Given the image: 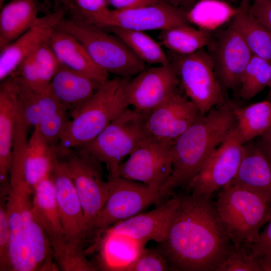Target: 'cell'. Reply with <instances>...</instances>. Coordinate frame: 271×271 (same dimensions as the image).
I'll use <instances>...</instances> for the list:
<instances>
[{
    "label": "cell",
    "mask_w": 271,
    "mask_h": 271,
    "mask_svg": "<svg viewBox=\"0 0 271 271\" xmlns=\"http://www.w3.org/2000/svg\"><path fill=\"white\" fill-rule=\"evenodd\" d=\"M67 13L66 8L62 5L54 11L39 17L32 27L0 51L1 81L11 75L25 58L48 41Z\"/></svg>",
    "instance_id": "20"
},
{
    "label": "cell",
    "mask_w": 271,
    "mask_h": 271,
    "mask_svg": "<svg viewBox=\"0 0 271 271\" xmlns=\"http://www.w3.org/2000/svg\"><path fill=\"white\" fill-rule=\"evenodd\" d=\"M190 25L187 12L163 2L126 10H109L97 26L144 32Z\"/></svg>",
    "instance_id": "15"
},
{
    "label": "cell",
    "mask_w": 271,
    "mask_h": 271,
    "mask_svg": "<svg viewBox=\"0 0 271 271\" xmlns=\"http://www.w3.org/2000/svg\"><path fill=\"white\" fill-rule=\"evenodd\" d=\"M148 113L127 108L92 141L78 150L104 164L109 177H115L123 160L146 138L145 123Z\"/></svg>",
    "instance_id": "9"
},
{
    "label": "cell",
    "mask_w": 271,
    "mask_h": 271,
    "mask_svg": "<svg viewBox=\"0 0 271 271\" xmlns=\"http://www.w3.org/2000/svg\"><path fill=\"white\" fill-rule=\"evenodd\" d=\"M170 269L167 259L158 249L145 248L126 271H166Z\"/></svg>",
    "instance_id": "39"
},
{
    "label": "cell",
    "mask_w": 271,
    "mask_h": 271,
    "mask_svg": "<svg viewBox=\"0 0 271 271\" xmlns=\"http://www.w3.org/2000/svg\"><path fill=\"white\" fill-rule=\"evenodd\" d=\"M267 86L269 87V93L271 94V77H270V79Z\"/></svg>",
    "instance_id": "48"
},
{
    "label": "cell",
    "mask_w": 271,
    "mask_h": 271,
    "mask_svg": "<svg viewBox=\"0 0 271 271\" xmlns=\"http://www.w3.org/2000/svg\"><path fill=\"white\" fill-rule=\"evenodd\" d=\"M18 114L17 88L12 74L0 85V185L1 191L10 189V169Z\"/></svg>",
    "instance_id": "22"
},
{
    "label": "cell",
    "mask_w": 271,
    "mask_h": 271,
    "mask_svg": "<svg viewBox=\"0 0 271 271\" xmlns=\"http://www.w3.org/2000/svg\"><path fill=\"white\" fill-rule=\"evenodd\" d=\"M100 84L61 65L48 87L71 117L94 93Z\"/></svg>",
    "instance_id": "24"
},
{
    "label": "cell",
    "mask_w": 271,
    "mask_h": 271,
    "mask_svg": "<svg viewBox=\"0 0 271 271\" xmlns=\"http://www.w3.org/2000/svg\"><path fill=\"white\" fill-rule=\"evenodd\" d=\"M252 55L232 22L215 42L211 56L220 84L227 89H234L239 85Z\"/></svg>",
    "instance_id": "18"
},
{
    "label": "cell",
    "mask_w": 271,
    "mask_h": 271,
    "mask_svg": "<svg viewBox=\"0 0 271 271\" xmlns=\"http://www.w3.org/2000/svg\"><path fill=\"white\" fill-rule=\"evenodd\" d=\"M131 77L117 76L99 85L94 93L71 116L57 148L64 156L92 141L129 106L127 86Z\"/></svg>",
    "instance_id": "4"
},
{
    "label": "cell",
    "mask_w": 271,
    "mask_h": 271,
    "mask_svg": "<svg viewBox=\"0 0 271 271\" xmlns=\"http://www.w3.org/2000/svg\"><path fill=\"white\" fill-rule=\"evenodd\" d=\"M234 128L189 183L185 189L188 193L211 197L234 178L243 157L244 145Z\"/></svg>",
    "instance_id": "13"
},
{
    "label": "cell",
    "mask_w": 271,
    "mask_h": 271,
    "mask_svg": "<svg viewBox=\"0 0 271 271\" xmlns=\"http://www.w3.org/2000/svg\"><path fill=\"white\" fill-rule=\"evenodd\" d=\"M173 53L170 62L176 68L187 97L201 115L225 102L211 55L203 49L189 55Z\"/></svg>",
    "instance_id": "10"
},
{
    "label": "cell",
    "mask_w": 271,
    "mask_h": 271,
    "mask_svg": "<svg viewBox=\"0 0 271 271\" xmlns=\"http://www.w3.org/2000/svg\"><path fill=\"white\" fill-rule=\"evenodd\" d=\"M239 8L231 9L218 0H199L187 12L189 23L207 31L214 29L234 17Z\"/></svg>",
    "instance_id": "33"
},
{
    "label": "cell",
    "mask_w": 271,
    "mask_h": 271,
    "mask_svg": "<svg viewBox=\"0 0 271 271\" xmlns=\"http://www.w3.org/2000/svg\"><path fill=\"white\" fill-rule=\"evenodd\" d=\"M230 183L271 197V160L260 146H244L241 162Z\"/></svg>",
    "instance_id": "25"
},
{
    "label": "cell",
    "mask_w": 271,
    "mask_h": 271,
    "mask_svg": "<svg viewBox=\"0 0 271 271\" xmlns=\"http://www.w3.org/2000/svg\"><path fill=\"white\" fill-rule=\"evenodd\" d=\"M109 193L94 229H104L129 218L153 204H162L166 196L160 190L121 177H108Z\"/></svg>",
    "instance_id": "11"
},
{
    "label": "cell",
    "mask_w": 271,
    "mask_h": 271,
    "mask_svg": "<svg viewBox=\"0 0 271 271\" xmlns=\"http://www.w3.org/2000/svg\"><path fill=\"white\" fill-rule=\"evenodd\" d=\"M32 199L35 213L50 241L58 267L63 270H70L65 233L50 175L36 187Z\"/></svg>",
    "instance_id": "19"
},
{
    "label": "cell",
    "mask_w": 271,
    "mask_h": 271,
    "mask_svg": "<svg viewBox=\"0 0 271 271\" xmlns=\"http://www.w3.org/2000/svg\"><path fill=\"white\" fill-rule=\"evenodd\" d=\"M159 39L162 45L179 55L192 54L210 43L207 31L197 29L190 25L161 30Z\"/></svg>",
    "instance_id": "32"
},
{
    "label": "cell",
    "mask_w": 271,
    "mask_h": 271,
    "mask_svg": "<svg viewBox=\"0 0 271 271\" xmlns=\"http://www.w3.org/2000/svg\"><path fill=\"white\" fill-rule=\"evenodd\" d=\"M271 77V62L252 55L240 81V96L250 100L268 86Z\"/></svg>",
    "instance_id": "34"
},
{
    "label": "cell",
    "mask_w": 271,
    "mask_h": 271,
    "mask_svg": "<svg viewBox=\"0 0 271 271\" xmlns=\"http://www.w3.org/2000/svg\"><path fill=\"white\" fill-rule=\"evenodd\" d=\"M102 29L119 38L145 63L161 65L170 63L169 58L163 51L161 45L144 32L116 27Z\"/></svg>",
    "instance_id": "31"
},
{
    "label": "cell",
    "mask_w": 271,
    "mask_h": 271,
    "mask_svg": "<svg viewBox=\"0 0 271 271\" xmlns=\"http://www.w3.org/2000/svg\"><path fill=\"white\" fill-rule=\"evenodd\" d=\"M145 244L126 235L105 231L100 253L102 268L126 271L145 248Z\"/></svg>",
    "instance_id": "28"
},
{
    "label": "cell",
    "mask_w": 271,
    "mask_h": 271,
    "mask_svg": "<svg viewBox=\"0 0 271 271\" xmlns=\"http://www.w3.org/2000/svg\"><path fill=\"white\" fill-rule=\"evenodd\" d=\"M56 28L76 38L95 64L108 74L131 77L146 68L145 63L119 38L102 28L70 17L64 18Z\"/></svg>",
    "instance_id": "6"
},
{
    "label": "cell",
    "mask_w": 271,
    "mask_h": 271,
    "mask_svg": "<svg viewBox=\"0 0 271 271\" xmlns=\"http://www.w3.org/2000/svg\"><path fill=\"white\" fill-rule=\"evenodd\" d=\"M264 229L259 233L257 240L249 247L248 250L254 257L271 255V217Z\"/></svg>",
    "instance_id": "43"
},
{
    "label": "cell",
    "mask_w": 271,
    "mask_h": 271,
    "mask_svg": "<svg viewBox=\"0 0 271 271\" xmlns=\"http://www.w3.org/2000/svg\"><path fill=\"white\" fill-rule=\"evenodd\" d=\"M217 271H260L256 258L245 247L233 244L231 251Z\"/></svg>",
    "instance_id": "38"
},
{
    "label": "cell",
    "mask_w": 271,
    "mask_h": 271,
    "mask_svg": "<svg viewBox=\"0 0 271 271\" xmlns=\"http://www.w3.org/2000/svg\"><path fill=\"white\" fill-rule=\"evenodd\" d=\"M35 51L25 58L13 73L23 82L32 88L38 91H43L40 88Z\"/></svg>",
    "instance_id": "41"
},
{
    "label": "cell",
    "mask_w": 271,
    "mask_h": 271,
    "mask_svg": "<svg viewBox=\"0 0 271 271\" xmlns=\"http://www.w3.org/2000/svg\"><path fill=\"white\" fill-rule=\"evenodd\" d=\"M35 58L38 68L40 88L44 90L49 86L61 64L50 47L48 41L36 50Z\"/></svg>",
    "instance_id": "37"
},
{
    "label": "cell",
    "mask_w": 271,
    "mask_h": 271,
    "mask_svg": "<svg viewBox=\"0 0 271 271\" xmlns=\"http://www.w3.org/2000/svg\"><path fill=\"white\" fill-rule=\"evenodd\" d=\"M7 196H1L0 205V270H7L10 242V226L6 206Z\"/></svg>",
    "instance_id": "40"
},
{
    "label": "cell",
    "mask_w": 271,
    "mask_h": 271,
    "mask_svg": "<svg viewBox=\"0 0 271 271\" xmlns=\"http://www.w3.org/2000/svg\"><path fill=\"white\" fill-rule=\"evenodd\" d=\"M71 17L96 25L109 10L107 0H61Z\"/></svg>",
    "instance_id": "35"
},
{
    "label": "cell",
    "mask_w": 271,
    "mask_h": 271,
    "mask_svg": "<svg viewBox=\"0 0 271 271\" xmlns=\"http://www.w3.org/2000/svg\"><path fill=\"white\" fill-rule=\"evenodd\" d=\"M67 163L76 192L91 231L109 193L108 181L103 179L100 164L77 151L63 157Z\"/></svg>",
    "instance_id": "14"
},
{
    "label": "cell",
    "mask_w": 271,
    "mask_h": 271,
    "mask_svg": "<svg viewBox=\"0 0 271 271\" xmlns=\"http://www.w3.org/2000/svg\"><path fill=\"white\" fill-rule=\"evenodd\" d=\"M70 113L64 108L48 115L35 127L46 142L57 149L71 118Z\"/></svg>",
    "instance_id": "36"
},
{
    "label": "cell",
    "mask_w": 271,
    "mask_h": 271,
    "mask_svg": "<svg viewBox=\"0 0 271 271\" xmlns=\"http://www.w3.org/2000/svg\"><path fill=\"white\" fill-rule=\"evenodd\" d=\"M174 141H158L146 138L122 162L116 176L143 183L163 194L173 169Z\"/></svg>",
    "instance_id": "12"
},
{
    "label": "cell",
    "mask_w": 271,
    "mask_h": 271,
    "mask_svg": "<svg viewBox=\"0 0 271 271\" xmlns=\"http://www.w3.org/2000/svg\"><path fill=\"white\" fill-rule=\"evenodd\" d=\"M175 8L183 9L191 8L199 0H160Z\"/></svg>",
    "instance_id": "46"
},
{
    "label": "cell",
    "mask_w": 271,
    "mask_h": 271,
    "mask_svg": "<svg viewBox=\"0 0 271 271\" xmlns=\"http://www.w3.org/2000/svg\"><path fill=\"white\" fill-rule=\"evenodd\" d=\"M236 124L234 129L244 145L261 136L271 125V101L264 100L243 108L235 107Z\"/></svg>",
    "instance_id": "29"
},
{
    "label": "cell",
    "mask_w": 271,
    "mask_h": 271,
    "mask_svg": "<svg viewBox=\"0 0 271 271\" xmlns=\"http://www.w3.org/2000/svg\"><path fill=\"white\" fill-rule=\"evenodd\" d=\"M261 137L260 146L271 160V125Z\"/></svg>",
    "instance_id": "45"
},
{
    "label": "cell",
    "mask_w": 271,
    "mask_h": 271,
    "mask_svg": "<svg viewBox=\"0 0 271 271\" xmlns=\"http://www.w3.org/2000/svg\"><path fill=\"white\" fill-rule=\"evenodd\" d=\"M200 115L193 103L176 91L148 114L146 138L158 141H174Z\"/></svg>",
    "instance_id": "17"
},
{
    "label": "cell",
    "mask_w": 271,
    "mask_h": 271,
    "mask_svg": "<svg viewBox=\"0 0 271 271\" xmlns=\"http://www.w3.org/2000/svg\"><path fill=\"white\" fill-rule=\"evenodd\" d=\"M32 196L10 192L6 206L10 226L7 270L58 269L50 241L33 208Z\"/></svg>",
    "instance_id": "3"
},
{
    "label": "cell",
    "mask_w": 271,
    "mask_h": 271,
    "mask_svg": "<svg viewBox=\"0 0 271 271\" xmlns=\"http://www.w3.org/2000/svg\"><path fill=\"white\" fill-rule=\"evenodd\" d=\"M50 177L65 233L70 270H96L84 256V244L91 230L64 158L58 156L56 159Z\"/></svg>",
    "instance_id": "8"
},
{
    "label": "cell",
    "mask_w": 271,
    "mask_h": 271,
    "mask_svg": "<svg viewBox=\"0 0 271 271\" xmlns=\"http://www.w3.org/2000/svg\"><path fill=\"white\" fill-rule=\"evenodd\" d=\"M48 44L61 65L82 74L99 83L108 78V73L98 67L84 47L73 36L55 29Z\"/></svg>",
    "instance_id": "23"
},
{
    "label": "cell",
    "mask_w": 271,
    "mask_h": 271,
    "mask_svg": "<svg viewBox=\"0 0 271 271\" xmlns=\"http://www.w3.org/2000/svg\"><path fill=\"white\" fill-rule=\"evenodd\" d=\"M249 13L271 32V0H252Z\"/></svg>",
    "instance_id": "42"
},
{
    "label": "cell",
    "mask_w": 271,
    "mask_h": 271,
    "mask_svg": "<svg viewBox=\"0 0 271 271\" xmlns=\"http://www.w3.org/2000/svg\"><path fill=\"white\" fill-rule=\"evenodd\" d=\"M179 203V195H174L154 210L120 221L106 231L123 234L145 244L150 240L159 243L167 236Z\"/></svg>",
    "instance_id": "21"
},
{
    "label": "cell",
    "mask_w": 271,
    "mask_h": 271,
    "mask_svg": "<svg viewBox=\"0 0 271 271\" xmlns=\"http://www.w3.org/2000/svg\"><path fill=\"white\" fill-rule=\"evenodd\" d=\"M179 205L158 249L170 268L217 271L233 244L210 197L178 195Z\"/></svg>",
    "instance_id": "1"
},
{
    "label": "cell",
    "mask_w": 271,
    "mask_h": 271,
    "mask_svg": "<svg viewBox=\"0 0 271 271\" xmlns=\"http://www.w3.org/2000/svg\"><path fill=\"white\" fill-rule=\"evenodd\" d=\"M114 10H126L156 4L160 0H107Z\"/></svg>",
    "instance_id": "44"
},
{
    "label": "cell",
    "mask_w": 271,
    "mask_h": 271,
    "mask_svg": "<svg viewBox=\"0 0 271 271\" xmlns=\"http://www.w3.org/2000/svg\"><path fill=\"white\" fill-rule=\"evenodd\" d=\"M12 74L16 81L19 111L30 128L37 126L48 115L64 108L48 87L43 91L35 90Z\"/></svg>",
    "instance_id": "27"
},
{
    "label": "cell",
    "mask_w": 271,
    "mask_h": 271,
    "mask_svg": "<svg viewBox=\"0 0 271 271\" xmlns=\"http://www.w3.org/2000/svg\"><path fill=\"white\" fill-rule=\"evenodd\" d=\"M0 12V51L36 23L40 11L37 0H11Z\"/></svg>",
    "instance_id": "26"
},
{
    "label": "cell",
    "mask_w": 271,
    "mask_h": 271,
    "mask_svg": "<svg viewBox=\"0 0 271 271\" xmlns=\"http://www.w3.org/2000/svg\"><path fill=\"white\" fill-rule=\"evenodd\" d=\"M235 108L232 104L225 102L206 114H200L174 141L172 172L164 190L166 195L176 188H186L234 127Z\"/></svg>",
    "instance_id": "2"
},
{
    "label": "cell",
    "mask_w": 271,
    "mask_h": 271,
    "mask_svg": "<svg viewBox=\"0 0 271 271\" xmlns=\"http://www.w3.org/2000/svg\"><path fill=\"white\" fill-rule=\"evenodd\" d=\"M179 81L173 64L145 69L129 80L126 90L129 105L148 113L175 93Z\"/></svg>",
    "instance_id": "16"
},
{
    "label": "cell",
    "mask_w": 271,
    "mask_h": 271,
    "mask_svg": "<svg viewBox=\"0 0 271 271\" xmlns=\"http://www.w3.org/2000/svg\"><path fill=\"white\" fill-rule=\"evenodd\" d=\"M234 245L248 250L271 217V197L229 183L214 202Z\"/></svg>",
    "instance_id": "5"
},
{
    "label": "cell",
    "mask_w": 271,
    "mask_h": 271,
    "mask_svg": "<svg viewBox=\"0 0 271 271\" xmlns=\"http://www.w3.org/2000/svg\"><path fill=\"white\" fill-rule=\"evenodd\" d=\"M248 4L243 1L232 22L253 55L271 62V32L249 13Z\"/></svg>",
    "instance_id": "30"
},
{
    "label": "cell",
    "mask_w": 271,
    "mask_h": 271,
    "mask_svg": "<svg viewBox=\"0 0 271 271\" xmlns=\"http://www.w3.org/2000/svg\"><path fill=\"white\" fill-rule=\"evenodd\" d=\"M6 0H0V8L3 6L4 3Z\"/></svg>",
    "instance_id": "49"
},
{
    "label": "cell",
    "mask_w": 271,
    "mask_h": 271,
    "mask_svg": "<svg viewBox=\"0 0 271 271\" xmlns=\"http://www.w3.org/2000/svg\"><path fill=\"white\" fill-rule=\"evenodd\" d=\"M250 0H243V1H247V2H248Z\"/></svg>",
    "instance_id": "50"
},
{
    "label": "cell",
    "mask_w": 271,
    "mask_h": 271,
    "mask_svg": "<svg viewBox=\"0 0 271 271\" xmlns=\"http://www.w3.org/2000/svg\"><path fill=\"white\" fill-rule=\"evenodd\" d=\"M255 258L260 271H271V255H264Z\"/></svg>",
    "instance_id": "47"
},
{
    "label": "cell",
    "mask_w": 271,
    "mask_h": 271,
    "mask_svg": "<svg viewBox=\"0 0 271 271\" xmlns=\"http://www.w3.org/2000/svg\"><path fill=\"white\" fill-rule=\"evenodd\" d=\"M29 129L24 122L17 123L9 179L12 193L32 196L38 184L50 176L59 155L37 128L28 139Z\"/></svg>",
    "instance_id": "7"
}]
</instances>
